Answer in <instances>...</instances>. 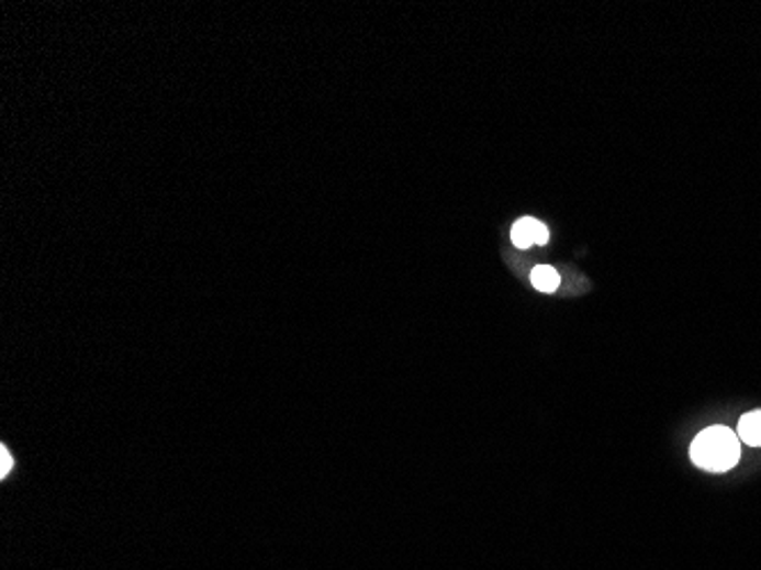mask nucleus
I'll return each instance as SVG.
<instances>
[{"instance_id": "2", "label": "nucleus", "mask_w": 761, "mask_h": 570, "mask_svg": "<svg viewBox=\"0 0 761 570\" xmlns=\"http://www.w3.org/2000/svg\"><path fill=\"white\" fill-rule=\"evenodd\" d=\"M511 239L517 249H527L531 245H547V239H550V233H547V226L540 224L534 217H523L517 220L511 228Z\"/></svg>"}, {"instance_id": "1", "label": "nucleus", "mask_w": 761, "mask_h": 570, "mask_svg": "<svg viewBox=\"0 0 761 570\" xmlns=\"http://www.w3.org/2000/svg\"><path fill=\"white\" fill-rule=\"evenodd\" d=\"M741 459L739 436L723 425L707 427L691 443V461L707 472H727Z\"/></svg>"}, {"instance_id": "3", "label": "nucleus", "mask_w": 761, "mask_h": 570, "mask_svg": "<svg viewBox=\"0 0 761 570\" xmlns=\"http://www.w3.org/2000/svg\"><path fill=\"white\" fill-rule=\"evenodd\" d=\"M739 440L752 447H761V409L746 413L739 420V432H737Z\"/></svg>"}, {"instance_id": "5", "label": "nucleus", "mask_w": 761, "mask_h": 570, "mask_svg": "<svg viewBox=\"0 0 761 570\" xmlns=\"http://www.w3.org/2000/svg\"><path fill=\"white\" fill-rule=\"evenodd\" d=\"M12 466H14V461H12L10 452H8V447L3 445V447H0V477L5 479L10 474V470H12Z\"/></svg>"}, {"instance_id": "4", "label": "nucleus", "mask_w": 761, "mask_h": 570, "mask_svg": "<svg viewBox=\"0 0 761 570\" xmlns=\"http://www.w3.org/2000/svg\"><path fill=\"white\" fill-rule=\"evenodd\" d=\"M531 283L540 292H555L561 283V277L555 267L538 265V267H534V272H531Z\"/></svg>"}]
</instances>
